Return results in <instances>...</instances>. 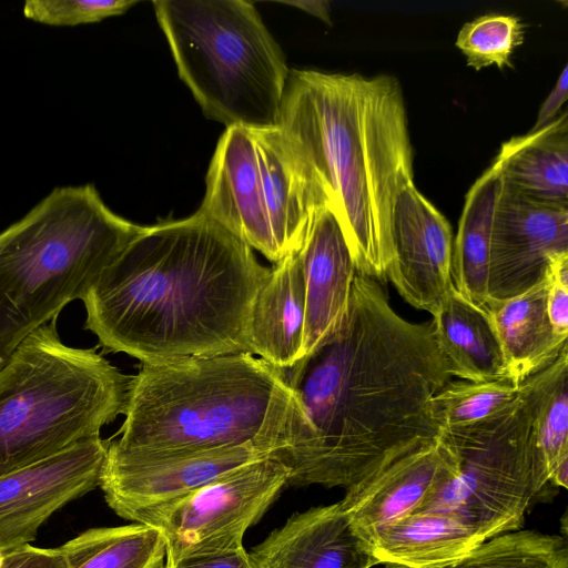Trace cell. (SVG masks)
<instances>
[{
	"instance_id": "8992f818",
	"label": "cell",
	"mask_w": 568,
	"mask_h": 568,
	"mask_svg": "<svg viewBox=\"0 0 568 568\" xmlns=\"http://www.w3.org/2000/svg\"><path fill=\"white\" fill-rule=\"evenodd\" d=\"M132 376L55 324L28 335L0 369V476L89 438L124 414Z\"/></svg>"
},
{
	"instance_id": "d4e9b609",
	"label": "cell",
	"mask_w": 568,
	"mask_h": 568,
	"mask_svg": "<svg viewBox=\"0 0 568 568\" xmlns=\"http://www.w3.org/2000/svg\"><path fill=\"white\" fill-rule=\"evenodd\" d=\"M68 568H161L165 540L146 524L92 528L60 548Z\"/></svg>"
},
{
	"instance_id": "484cf974",
	"label": "cell",
	"mask_w": 568,
	"mask_h": 568,
	"mask_svg": "<svg viewBox=\"0 0 568 568\" xmlns=\"http://www.w3.org/2000/svg\"><path fill=\"white\" fill-rule=\"evenodd\" d=\"M518 386L534 405L538 448L549 479L557 464L568 457V347Z\"/></svg>"
},
{
	"instance_id": "6da1fadb",
	"label": "cell",
	"mask_w": 568,
	"mask_h": 568,
	"mask_svg": "<svg viewBox=\"0 0 568 568\" xmlns=\"http://www.w3.org/2000/svg\"><path fill=\"white\" fill-rule=\"evenodd\" d=\"M284 373L294 409L271 457L286 486L346 489L439 437L430 399L453 379L432 322L400 316L358 272L341 326Z\"/></svg>"
},
{
	"instance_id": "f1b7e54d",
	"label": "cell",
	"mask_w": 568,
	"mask_h": 568,
	"mask_svg": "<svg viewBox=\"0 0 568 568\" xmlns=\"http://www.w3.org/2000/svg\"><path fill=\"white\" fill-rule=\"evenodd\" d=\"M524 40L525 26L518 17L487 13L466 22L455 44L476 70L491 64L503 69L513 67L510 57Z\"/></svg>"
},
{
	"instance_id": "3957f363",
	"label": "cell",
	"mask_w": 568,
	"mask_h": 568,
	"mask_svg": "<svg viewBox=\"0 0 568 568\" xmlns=\"http://www.w3.org/2000/svg\"><path fill=\"white\" fill-rule=\"evenodd\" d=\"M336 217L356 271L385 282L413 148L399 81L388 74L291 70L278 125Z\"/></svg>"
},
{
	"instance_id": "4fadbf2b",
	"label": "cell",
	"mask_w": 568,
	"mask_h": 568,
	"mask_svg": "<svg viewBox=\"0 0 568 568\" xmlns=\"http://www.w3.org/2000/svg\"><path fill=\"white\" fill-rule=\"evenodd\" d=\"M453 241L446 217L414 183L408 184L395 204L385 277L415 308L433 314L454 287Z\"/></svg>"
},
{
	"instance_id": "2e32d148",
	"label": "cell",
	"mask_w": 568,
	"mask_h": 568,
	"mask_svg": "<svg viewBox=\"0 0 568 568\" xmlns=\"http://www.w3.org/2000/svg\"><path fill=\"white\" fill-rule=\"evenodd\" d=\"M253 568H374L341 501L295 513L248 554Z\"/></svg>"
},
{
	"instance_id": "603a6c76",
	"label": "cell",
	"mask_w": 568,
	"mask_h": 568,
	"mask_svg": "<svg viewBox=\"0 0 568 568\" xmlns=\"http://www.w3.org/2000/svg\"><path fill=\"white\" fill-rule=\"evenodd\" d=\"M503 182L519 194L568 205V115L505 142L494 160Z\"/></svg>"
},
{
	"instance_id": "9a60e30c",
	"label": "cell",
	"mask_w": 568,
	"mask_h": 568,
	"mask_svg": "<svg viewBox=\"0 0 568 568\" xmlns=\"http://www.w3.org/2000/svg\"><path fill=\"white\" fill-rule=\"evenodd\" d=\"M457 473L455 455L437 438L346 489L339 501L365 542L381 527L417 511Z\"/></svg>"
},
{
	"instance_id": "7402d4cb",
	"label": "cell",
	"mask_w": 568,
	"mask_h": 568,
	"mask_svg": "<svg viewBox=\"0 0 568 568\" xmlns=\"http://www.w3.org/2000/svg\"><path fill=\"white\" fill-rule=\"evenodd\" d=\"M547 276L525 293L505 301H488L507 363L508 378L519 385L550 365L568 347L547 314Z\"/></svg>"
},
{
	"instance_id": "ac0fdd59",
	"label": "cell",
	"mask_w": 568,
	"mask_h": 568,
	"mask_svg": "<svg viewBox=\"0 0 568 568\" xmlns=\"http://www.w3.org/2000/svg\"><path fill=\"white\" fill-rule=\"evenodd\" d=\"M298 255L305 281V355L341 326L357 271L341 226L328 207L313 221Z\"/></svg>"
},
{
	"instance_id": "e0dca14e",
	"label": "cell",
	"mask_w": 568,
	"mask_h": 568,
	"mask_svg": "<svg viewBox=\"0 0 568 568\" xmlns=\"http://www.w3.org/2000/svg\"><path fill=\"white\" fill-rule=\"evenodd\" d=\"M263 199L280 258L297 252L326 206L292 140L277 126L252 130Z\"/></svg>"
},
{
	"instance_id": "836d02e7",
	"label": "cell",
	"mask_w": 568,
	"mask_h": 568,
	"mask_svg": "<svg viewBox=\"0 0 568 568\" xmlns=\"http://www.w3.org/2000/svg\"><path fill=\"white\" fill-rule=\"evenodd\" d=\"M568 97V67L565 65L561 73L558 77V80L542 102L539 112L537 114V120L535 125L530 131H536L547 125L554 119L557 118L558 111L561 105L566 102Z\"/></svg>"
},
{
	"instance_id": "83f0119b",
	"label": "cell",
	"mask_w": 568,
	"mask_h": 568,
	"mask_svg": "<svg viewBox=\"0 0 568 568\" xmlns=\"http://www.w3.org/2000/svg\"><path fill=\"white\" fill-rule=\"evenodd\" d=\"M518 387L508 378L488 382L452 379L430 399L432 414L440 429L469 425L513 403L518 396Z\"/></svg>"
},
{
	"instance_id": "f546056e",
	"label": "cell",
	"mask_w": 568,
	"mask_h": 568,
	"mask_svg": "<svg viewBox=\"0 0 568 568\" xmlns=\"http://www.w3.org/2000/svg\"><path fill=\"white\" fill-rule=\"evenodd\" d=\"M134 4L130 0H29L23 14L44 24L77 26L122 14Z\"/></svg>"
},
{
	"instance_id": "44dd1931",
	"label": "cell",
	"mask_w": 568,
	"mask_h": 568,
	"mask_svg": "<svg viewBox=\"0 0 568 568\" xmlns=\"http://www.w3.org/2000/svg\"><path fill=\"white\" fill-rule=\"evenodd\" d=\"M432 316L436 342L453 376L473 382L508 378L503 346L486 308L453 287Z\"/></svg>"
},
{
	"instance_id": "9c48e42d",
	"label": "cell",
	"mask_w": 568,
	"mask_h": 568,
	"mask_svg": "<svg viewBox=\"0 0 568 568\" xmlns=\"http://www.w3.org/2000/svg\"><path fill=\"white\" fill-rule=\"evenodd\" d=\"M287 479L281 462L260 458L131 520L160 530L165 557L243 545L246 529L265 514Z\"/></svg>"
},
{
	"instance_id": "e575fe53",
	"label": "cell",
	"mask_w": 568,
	"mask_h": 568,
	"mask_svg": "<svg viewBox=\"0 0 568 568\" xmlns=\"http://www.w3.org/2000/svg\"><path fill=\"white\" fill-rule=\"evenodd\" d=\"M282 3L293 6L303 10L326 23H331V7L329 2L325 0H297V1H282Z\"/></svg>"
},
{
	"instance_id": "d590c367",
	"label": "cell",
	"mask_w": 568,
	"mask_h": 568,
	"mask_svg": "<svg viewBox=\"0 0 568 568\" xmlns=\"http://www.w3.org/2000/svg\"><path fill=\"white\" fill-rule=\"evenodd\" d=\"M568 457L562 458L551 471L548 483L561 488L568 487Z\"/></svg>"
},
{
	"instance_id": "d6a6232c",
	"label": "cell",
	"mask_w": 568,
	"mask_h": 568,
	"mask_svg": "<svg viewBox=\"0 0 568 568\" xmlns=\"http://www.w3.org/2000/svg\"><path fill=\"white\" fill-rule=\"evenodd\" d=\"M547 278L546 307L549 321L559 336L568 338V284L548 275Z\"/></svg>"
},
{
	"instance_id": "ffe728a7",
	"label": "cell",
	"mask_w": 568,
	"mask_h": 568,
	"mask_svg": "<svg viewBox=\"0 0 568 568\" xmlns=\"http://www.w3.org/2000/svg\"><path fill=\"white\" fill-rule=\"evenodd\" d=\"M485 539L459 518L438 511L410 514L375 530L365 544L378 565L435 568L467 555Z\"/></svg>"
},
{
	"instance_id": "d6986e66",
	"label": "cell",
	"mask_w": 568,
	"mask_h": 568,
	"mask_svg": "<svg viewBox=\"0 0 568 568\" xmlns=\"http://www.w3.org/2000/svg\"><path fill=\"white\" fill-rule=\"evenodd\" d=\"M305 281L298 251L271 268L247 322L248 352L285 371L304 355Z\"/></svg>"
},
{
	"instance_id": "4316f807",
	"label": "cell",
	"mask_w": 568,
	"mask_h": 568,
	"mask_svg": "<svg viewBox=\"0 0 568 568\" xmlns=\"http://www.w3.org/2000/svg\"><path fill=\"white\" fill-rule=\"evenodd\" d=\"M435 568H568V542L559 535L515 530L494 536L458 560Z\"/></svg>"
},
{
	"instance_id": "cb8c5ba5",
	"label": "cell",
	"mask_w": 568,
	"mask_h": 568,
	"mask_svg": "<svg viewBox=\"0 0 568 568\" xmlns=\"http://www.w3.org/2000/svg\"><path fill=\"white\" fill-rule=\"evenodd\" d=\"M501 184V174L494 161L467 192L453 241L454 287L484 308L488 302L487 277L494 211Z\"/></svg>"
},
{
	"instance_id": "4dcf8cb0",
	"label": "cell",
	"mask_w": 568,
	"mask_h": 568,
	"mask_svg": "<svg viewBox=\"0 0 568 568\" xmlns=\"http://www.w3.org/2000/svg\"><path fill=\"white\" fill-rule=\"evenodd\" d=\"M161 568H253L243 545L165 557Z\"/></svg>"
},
{
	"instance_id": "8fae6325",
	"label": "cell",
	"mask_w": 568,
	"mask_h": 568,
	"mask_svg": "<svg viewBox=\"0 0 568 568\" xmlns=\"http://www.w3.org/2000/svg\"><path fill=\"white\" fill-rule=\"evenodd\" d=\"M567 253L568 205L528 199L503 182L490 236L488 301L525 293L547 276L555 258Z\"/></svg>"
},
{
	"instance_id": "1f68e13d",
	"label": "cell",
	"mask_w": 568,
	"mask_h": 568,
	"mask_svg": "<svg viewBox=\"0 0 568 568\" xmlns=\"http://www.w3.org/2000/svg\"><path fill=\"white\" fill-rule=\"evenodd\" d=\"M0 568H68V565L59 548L24 545L0 552Z\"/></svg>"
},
{
	"instance_id": "277c9868",
	"label": "cell",
	"mask_w": 568,
	"mask_h": 568,
	"mask_svg": "<svg viewBox=\"0 0 568 568\" xmlns=\"http://www.w3.org/2000/svg\"><path fill=\"white\" fill-rule=\"evenodd\" d=\"M294 409L284 371L251 353L141 363L132 376L118 448H283Z\"/></svg>"
},
{
	"instance_id": "30bf717a",
	"label": "cell",
	"mask_w": 568,
	"mask_h": 568,
	"mask_svg": "<svg viewBox=\"0 0 568 568\" xmlns=\"http://www.w3.org/2000/svg\"><path fill=\"white\" fill-rule=\"evenodd\" d=\"M270 454L245 445L204 450H125L108 447L100 487L114 513L131 520Z\"/></svg>"
},
{
	"instance_id": "7c38bea8",
	"label": "cell",
	"mask_w": 568,
	"mask_h": 568,
	"mask_svg": "<svg viewBox=\"0 0 568 568\" xmlns=\"http://www.w3.org/2000/svg\"><path fill=\"white\" fill-rule=\"evenodd\" d=\"M109 444L81 440L0 476V552L29 545L55 510L100 486Z\"/></svg>"
},
{
	"instance_id": "ba28073f",
	"label": "cell",
	"mask_w": 568,
	"mask_h": 568,
	"mask_svg": "<svg viewBox=\"0 0 568 568\" xmlns=\"http://www.w3.org/2000/svg\"><path fill=\"white\" fill-rule=\"evenodd\" d=\"M438 438L455 455L458 473L415 513L453 515L485 540L519 530L534 498L548 484L527 394L518 387L517 398L504 409L469 425L443 428Z\"/></svg>"
},
{
	"instance_id": "5bb4252c",
	"label": "cell",
	"mask_w": 568,
	"mask_h": 568,
	"mask_svg": "<svg viewBox=\"0 0 568 568\" xmlns=\"http://www.w3.org/2000/svg\"><path fill=\"white\" fill-rule=\"evenodd\" d=\"M197 211L274 264L281 261L265 207L252 130L229 126L212 158Z\"/></svg>"
},
{
	"instance_id": "52a82bcc",
	"label": "cell",
	"mask_w": 568,
	"mask_h": 568,
	"mask_svg": "<svg viewBox=\"0 0 568 568\" xmlns=\"http://www.w3.org/2000/svg\"><path fill=\"white\" fill-rule=\"evenodd\" d=\"M178 72L206 118L250 130L277 128L290 69L247 0H156Z\"/></svg>"
},
{
	"instance_id": "5b68a950",
	"label": "cell",
	"mask_w": 568,
	"mask_h": 568,
	"mask_svg": "<svg viewBox=\"0 0 568 568\" xmlns=\"http://www.w3.org/2000/svg\"><path fill=\"white\" fill-rule=\"evenodd\" d=\"M92 184L58 186L0 233V369L32 332L83 300L143 230Z\"/></svg>"
},
{
	"instance_id": "7a4b0ae2",
	"label": "cell",
	"mask_w": 568,
	"mask_h": 568,
	"mask_svg": "<svg viewBox=\"0 0 568 568\" xmlns=\"http://www.w3.org/2000/svg\"><path fill=\"white\" fill-rule=\"evenodd\" d=\"M270 273L196 211L143 227L88 290L84 327L144 364L250 353L248 316Z\"/></svg>"
}]
</instances>
